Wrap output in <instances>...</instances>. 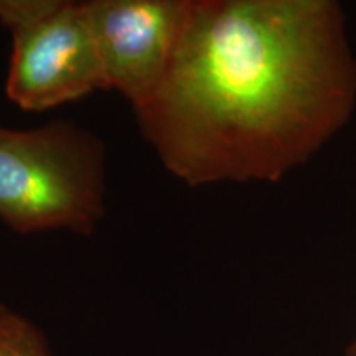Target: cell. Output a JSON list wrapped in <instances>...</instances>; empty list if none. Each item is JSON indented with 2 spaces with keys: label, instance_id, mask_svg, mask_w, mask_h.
Listing matches in <instances>:
<instances>
[{
  "label": "cell",
  "instance_id": "cell-1",
  "mask_svg": "<svg viewBox=\"0 0 356 356\" xmlns=\"http://www.w3.org/2000/svg\"><path fill=\"white\" fill-rule=\"evenodd\" d=\"M356 109V58L335 0H190L157 92L134 111L188 186L275 184Z\"/></svg>",
  "mask_w": 356,
  "mask_h": 356
},
{
  "label": "cell",
  "instance_id": "cell-2",
  "mask_svg": "<svg viewBox=\"0 0 356 356\" xmlns=\"http://www.w3.org/2000/svg\"><path fill=\"white\" fill-rule=\"evenodd\" d=\"M106 213V147L91 129L56 119L0 126V221L19 234L89 236Z\"/></svg>",
  "mask_w": 356,
  "mask_h": 356
},
{
  "label": "cell",
  "instance_id": "cell-3",
  "mask_svg": "<svg viewBox=\"0 0 356 356\" xmlns=\"http://www.w3.org/2000/svg\"><path fill=\"white\" fill-rule=\"evenodd\" d=\"M0 24L12 37L6 95L42 113L102 89L84 2L0 0Z\"/></svg>",
  "mask_w": 356,
  "mask_h": 356
},
{
  "label": "cell",
  "instance_id": "cell-4",
  "mask_svg": "<svg viewBox=\"0 0 356 356\" xmlns=\"http://www.w3.org/2000/svg\"><path fill=\"white\" fill-rule=\"evenodd\" d=\"M190 0H89L102 89L139 109L165 79L184 35Z\"/></svg>",
  "mask_w": 356,
  "mask_h": 356
},
{
  "label": "cell",
  "instance_id": "cell-5",
  "mask_svg": "<svg viewBox=\"0 0 356 356\" xmlns=\"http://www.w3.org/2000/svg\"><path fill=\"white\" fill-rule=\"evenodd\" d=\"M0 356H51V351L37 325L3 307L0 312Z\"/></svg>",
  "mask_w": 356,
  "mask_h": 356
},
{
  "label": "cell",
  "instance_id": "cell-6",
  "mask_svg": "<svg viewBox=\"0 0 356 356\" xmlns=\"http://www.w3.org/2000/svg\"><path fill=\"white\" fill-rule=\"evenodd\" d=\"M346 356H356V338L353 340V343L348 346V351H346Z\"/></svg>",
  "mask_w": 356,
  "mask_h": 356
},
{
  "label": "cell",
  "instance_id": "cell-7",
  "mask_svg": "<svg viewBox=\"0 0 356 356\" xmlns=\"http://www.w3.org/2000/svg\"><path fill=\"white\" fill-rule=\"evenodd\" d=\"M2 309H3V305H0V312H2Z\"/></svg>",
  "mask_w": 356,
  "mask_h": 356
}]
</instances>
